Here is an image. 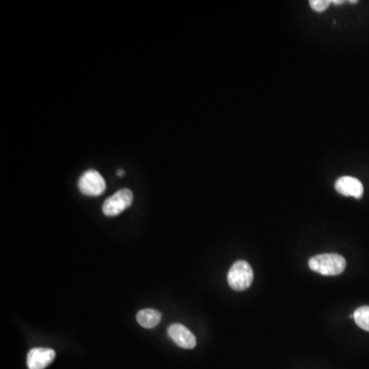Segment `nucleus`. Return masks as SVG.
<instances>
[{
    "label": "nucleus",
    "instance_id": "9d476101",
    "mask_svg": "<svg viewBox=\"0 0 369 369\" xmlns=\"http://www.w3.org/2000/svg\"><path fill=\"white\" fill-rule=\"evenodd\" d=\"M309 3L315 12L322 13L331 6V0H311Z\"/></svg>",
    "mask_w": 369,
    "mask_h": 369
},
{
    "label": "nucleus",
    "instance_id": "f8f14e48",
    "mask_svg": "<svg viewBox=\"0 0 369 369\" xmlns=\"http://www.w3.org/2000/svg\"><path fill=\"white\" fill-rule=\"evenodd\" d=\"M116 174H117V176H123V174H124V170H118Z\"/></svg>",
    "mask_w": 369,
    "mask_h": 369
},
{
    "label": "nucleus",
    "instance_id": "9b49d317",
    "mask_svg": "<svg viewBox=\"0 0 369 369\" xmlns=\"http://www.w3.org/2000/svg\"><path fill=\"white\" fill-rule=\"evenodd\" d=\"M331 3L336 4V6H340V4L344 3L342 0H331Z\"/></svg>",
    "mask_w": 369,
    "mask_h": 369
},
{
    "label": "nucleus",
    "instance_id": "423d86ee",
    "mask_svg": "<svg viewBox=\"0 0 369 369\" xmlns=\"http://www.w3.org/2000/svg\"><path fill=\"white\" fill-rule=\"evenodd\" d=\"M56 352L49 348H34L27 355V366L29 369H45L52 363Z\"/></svg>",
    "mask_w": 369,
    "mask_h": 369
},
{
    "label": "nucleus",
    "instance_id": "7ed1b4c3",
    "mask_svg": "<svg viewBox=\"0 0 369 369\" xmlns=\"http://www.w3.org/2000/svg\"><path fill=\"white\" fill-rule=\"evenodd\" d=\"M133 200L134 194L130 189L119 190L114 195L105 200L102 207L103 213L107 217H116L132 205Z\"/></svg>",
    "mask_w": 369,
    "mask_h": 369
},
{
    "label": "nucleus",
    "instance_id": "20e7f679",
    "mask_svg": "<svg viewBox=\"0 0 369 369\" xmlns=\"http://www.w3.org/2000/svg\"><path fill=\"white\" fill-rule=\"evenodd\" d=\"M78 188L84 195L100 196L106 190V182L99 172L96 170H89L80 176Z\"/></svg>",
    "mask_w": 369,
    "mask_h": 369
},
{
    "label": "nucleus",
    "instance_id": "39448f33",
    "mask_svg": "<svg viewBox=\"0 0 369 369\" xmlns=\"http://www.w3.org/2000/svg\"><path fill=\"white\" fill-rule=\"evenodd\" d=\"M167 335L174 340V344L183 349L195 348L196 338L184 325L174 323L167 329Z\"/></svg>",
    "mask_w": 369,
    "mask_h": 369
},
{
    "label": "nucleus",
    "instance_id": "ddd939ff",
    "mask_svg": "<svg viewBox=\"0 0 369 369\" xmlns=\"http://www.w3.org/2000/svg\"><path fill=\"white\" fill-rule=\"evenodd\" d=\"M349 2H350V3H354V4L358 3L357 0H351V1H349Z\"/></svg>",
    "mask_w": 369,
    "mask_h": 369
},
{
    "label": "nucleus",
    "instance_id": "0eeeda50",
    "mask_svg": "<svg viewBox=\"0 0 369 369\" xmlns=\"http://www.w3.org/2000/svg\"><path fill=\"white\" fill-rule=\"evenodd\" d=\"M336 190L344 196H352L354 198H360L363 196L364 188L358 179L353 176H342L336 182Z\"/></svg>",
    "mask_w": 369,
    "mask_h": 369
},
{
    "label": "nucleus",
    "instance_id": "f257e3e1",
    "mask_svg": "<svg viewBox=\"0 0 369 369\" xmlns=\"http://www.w3.org/2000/svg\"><path fill=\"white\" fill-rule=\"evenodd\" d=\"M346 266V259L336 253H323L309 259L310 269L324 276H336L342 274Z\"/></svg>",
    "mask_w": 369,
    "mask_h": 369
},
{
    "label": "nucleus",
    "instance_id": "6e6552de",
    "mask_svg": "<svg viewBox=\"0 0 369 369\" xmlns=\"http://www.w3.org/2000/svg\"><path fill=\"white\" fill-rule=\"evenodd\" d=\"M137 321L141 326L145 329H153L160 323L161 313L154 309L141 310L137 313Z\"/></svg>",
    "mask_w": 369,
    "mask_h": 369
},
{
    "label": "nucleus",
    "instance_id": "1a4fd4ad",
    "mask_svg": "<svg viewBox=\"0 0 369 369\" xmlns=\"http://www.w3.org/2000/svg\"><path fill=\"white\" fill-rule=\"evenodd\" d=\"M354 320H355L356 324H357L360 329H364V331H369L368 306H364V307L358 308V309L354 312Z\"/></svg>",
    "mask_w": 369,
    "mask_h": 369
},
{
    "label": "nucleus",
    "instance_id": "f03ea898",
    "mask_svg": "<svg viewBox=\"0 0 369 369\" xmlns=\"http://www.w3.org/2000/svg\"><path fill=\"white\" fill-rule=\"evenodd\" d=\"M253 280V268L248 262L241 259L233 264L228 273V283L231 288L242 292L252 285Z\"/></svg>",
    "mask_w": 369,
    "mask_h": 369
}]
</instances>
